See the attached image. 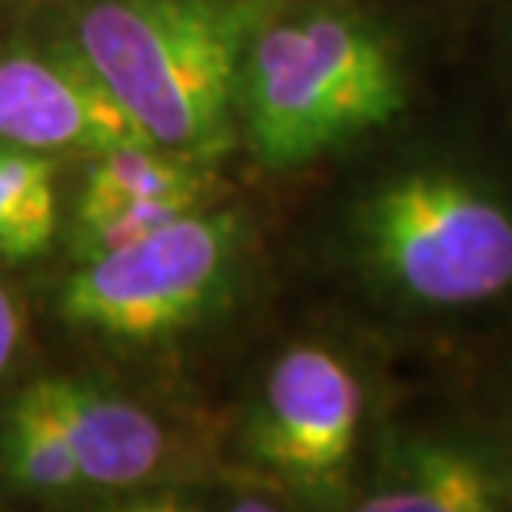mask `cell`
Returning a JSON list of instances; mask_svg holds the SVG:
<instances>
[{
	"label": "cell",
	"instance_id": "cell-2",
	"mask_svg": "<svg viewBox=\"0 0 512 512\" xmlns=\"http://www.w3.org/2000/svg\"><path fill=\"white\" fill-rule=\"evenodd\" d=\"M343 233L360 280L409 320L456 330L512 306V183L493 163H396L356 193Z\"/></svg>",
	"mask_w": 512,
	"mask_h": 512
},
{
	"label": "cell",
	"instance_id": "cell-8",
	"mask_svg": "<svg viewBox=\"0 0 512 512\" xmlns=\"http://www.w3.org/2000/svg\"><path fill=\"white\" fill-rule=\"evenodd\" d=\"M363 512H499L512 489L499 446L483 436L416 433L386 446L373 483L353 493Z\"/></svg>",
	"mask_w": 512,
	"mask_h": 512
},
{
	"label": "cell",
	"instance_id": "cell-4",
	"mask_svg": "<svg viewBox=\"0 0 512 512\" xmlns=\"http://www.w3.org/2000/svg\"><path fill=\"white\" fill-rule=\"evenodd\" d=\"M243 247L240 210H190L127 247L74 263L57 293L60 320L107 343L170 340L227 300Z\"/></svg>",
	"mask_w": 512,
	"mask_h": 512
},
{
	"label": "cell",
	"instance_id": "cell-7",
	"mask_svg": "<svg viewBox=\"0 0 512 512\" xmlns=\"http://www.w3.org/2000/svg\"><path fill=\"white\" fill-rule=\"evenodd\" d=\"M220 200L217 163L127 143L90 157L67 227L70 260L120 250L163 223Z\"/></svg>",
	"mask_w": 512,
	"mask_h": 512
},
{
	"label": "cell",
	"instance_id": "cell-14",
	"mask_svg": "<svg viewBox=\"0 0 512 512\" xmlns=\"http://www.w3.org/2000/svg\"><path fill=\"white\" fill-rule=\"evenodd\" d=\"M503 50L509 57V70H512V7L506 10V20H503Z\"/></svg>",
	"mask_w": 512,
	"mask_h": 512
},
{
	"label": "cell",
	"instance_id": "cell-13",
	"mask_svg": "<svg viewBox=\"0 0 512 512\" xmlns=\"http://www.w3.org/2000/svg\"><path fill=\"white\" fill-rule=\"evenodd\" d=\"M496 446H499V456H503V463H506V476H509V489H512V429L503 439H496Z\"/></svg>",
	"mask_w": 512,
	"mask_h": 512
},
{
	"label": "cell",
	"instance_id": "cell-9",
	"mask_svg": "<svg viewBox=\"0 0 512 512\" xmlns=\"http://www.w3.org/2000/svg\"><path fill=\"white\" fill-rule=\"evenodd\" d=\"M37 383L70 439L80 486L133 489L160 473L170 446L153 413L77 376H44Z\"/></svg>",
	"mask_w": 512,
	"mask_h": 512
},
{
	"label": "cell",
	"instance_id": "cell-12",
	"mask_svg": "<svg viewBox=\"0 0 512 512\" xmlns=\"http://www.w3.org/2000/svg\"><path fill=\"white\" fill-rule=\"evenodd\" d=\"M20 336H24V323H20V306L10 296V290L0 283V376L10 370L20 346Z\"/></svg>",
	"mask_w": 512,
	"mask_h": 512
},
{
	"label": "cell",
	"instance_id": "cell-11",
	"mask_svg": "<svg viewBox=\"0 0 512 512\" xmlns=\"http://www.w3.org/2000/svg\"><path fill=\"white\" fill-rule=\"evenodd\" d=\"M0 449H4L10 483L27 493L57 496L80 486L74 449L40 383H30L7 409Z\"/></svg>",
	"mask_w": 512,
	"mask_h": 512
},
{
	"label": "cell",
	"instance_id": "cell-6",
	"mask_svg": "<svg viewBox=\"0 0 512 512\" xmlns=\"http://www.w3.org/2000/svg\"><path fill=\"white\" fill-rule=\"evenodd\" d=\"M0 140L44 157L150 143L67 34L0 44Z\"/></svg>",
	"mask_w": 512,
	"mask_h": 512
},
{
	"label": "cell",
	"instance_id": "cell-3",
	"mask_svg": "<svg viewBox=\"0 0 512 512\" xmlns=\"http://www.w3.org/2000/svg\"><path fill=\"white\" fill-rule=\"evenodd\" d=\"M260 0H74L67 40L153 147L220 163Z\"/></svg>",
	"mask_w": 512,
	"mask_h": 512
},
{
	"label": "cell",
	"instance_id": "cell-1",
	"mask_svg": "<svg viewBox=\"0 0 512 512\" xmlns=\"http://www.w3.org/2000/svg\"><path fill=\"white\" fill-rule=\"evenodd\" d=\"M413 107L403 44L350 0H260L237 80V133L263 170H303Z\"/></svg>",
	"mask_w": 512,
	"mask_h": 512
},
{
	"label": "cell",
	"instance_id": "cell-5",
	"mask_svg": "<svg viewBox=\"0 0 512 512\" xmlns=\"http://www.w3.org/2000/svg\"><path fill=\"white\" fill-rule=\"evenodd\" d=\"M370 389L326 343H293L266 366L243 419V449L266 476L306 496H353Z\"/></svg>",
	"mask_w": 512,
	"mask_h": 512
},
{
	"label": "cell",
	"instance_id": "cell-10",
	"mask_svg": "<svg viewBox=\"0 0 512 512\" xmlns=\"http://www.w3.org/2000/svg\"><path fill=\"white\" fill-rule=\"evenodd\" d=\"M60 233L54 157L0 140V260L24 263L47 253Z\"/></svg>",
	"mask_w": 512,
	"mask_h": 512
}]
</instances>
